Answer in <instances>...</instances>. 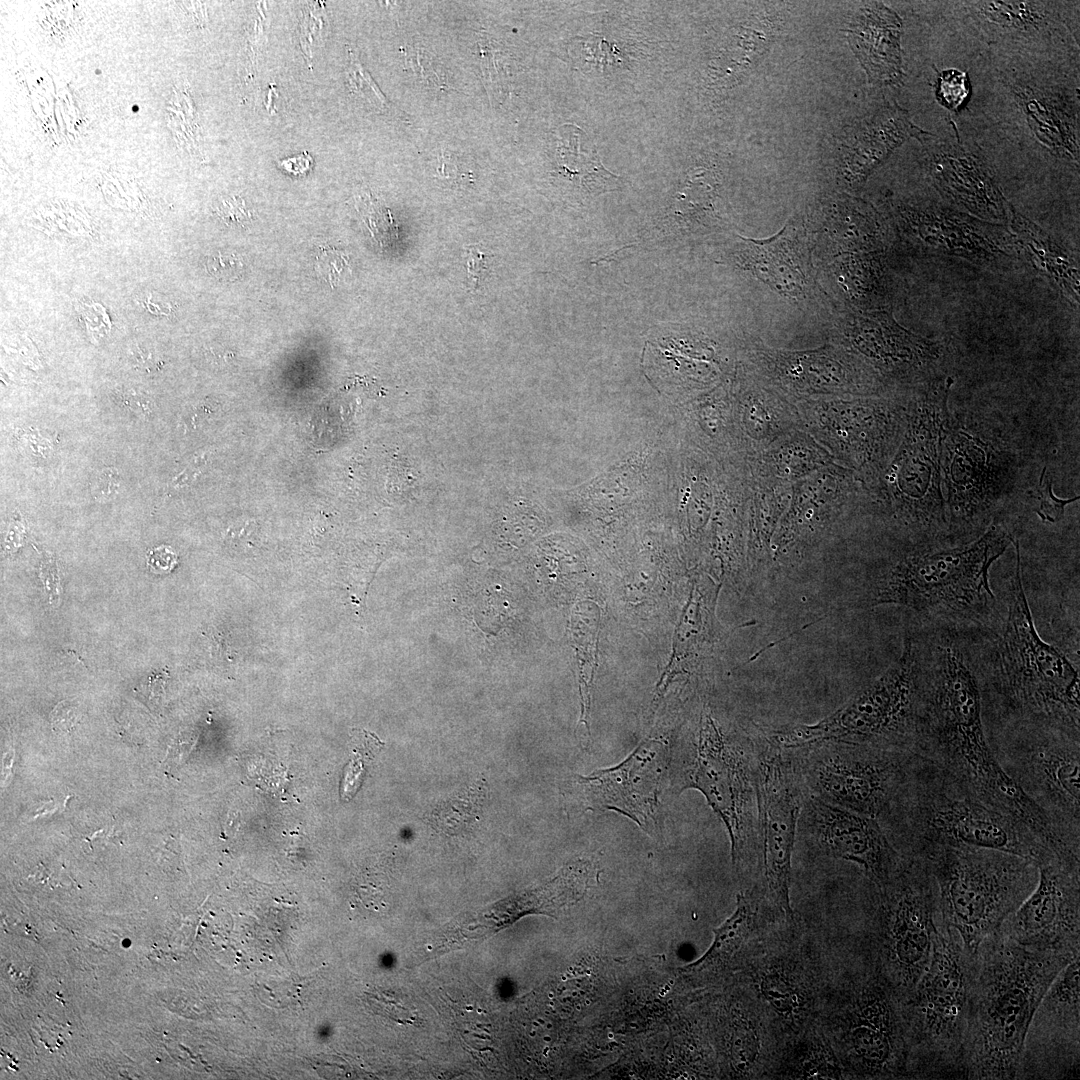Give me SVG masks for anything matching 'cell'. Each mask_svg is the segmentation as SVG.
<instances>
[{"label": "cell", "mask_w": 1080, "mask_h": 1080, "mask_svg": "<svg viewBox=\"0 0 1080 1080\" xmlns=\"http://www.w3.org/2000/svg\"><path fill=\"white\" fill-rule=\"evenodd\" d=\"M733 1056L739 1069L754 1067L759 1056L760 1040L753 1022L742 1020L733 1034Z\"/></svg>", "instance_id": "35"}, {"label": "cell", "mask_w": 1080, "mask_h": 1080, "mask_svg": "<svg viewBox=\"0 0 1080 1080\" xmlns=\"http://www.w3.org/2000/svg\"><path fill=\"white\" fill-rule=\"evenodd\" d=\"M1077 955L1026 948L1000 929L981 942L974 955L961 1079H1016L1034 1012Z\"/></svg>", "instance_id": "2"}, {"label": "cell", "mask_w": 1080, "mask_h": 1080, "mask_svg": "<svg viewBox=\"0 0 1080 1080\" xmlns=\"http://www.w3.org/2000/svg\"><path fill=\"white\" fill-rule=\"evenodd\" d=\"M875 887L881 975L904 1000L932 953L938 920L934 878L924 859L905 857L897 874L886 885Z\"/></svg>", "instance_id": "11"}, {"label": "cell", "mask_w": 1080, "mask_h": 1080, "mask_svg": "<svg viewBox=\"0 0 1080 1080\" xmlns=\"http://www.w3.org/2000/svg\"><path fill=\"white\" fill-rule=\"evenodd\" d=\"M880 818L892 826L893 845L904 857L923 858L941 846L998 850L1037 866L1057 857L1023 821L964 793L918 755Z\"/></svg>", "instance_id": "4"}, {"label": "cell", "mask_w": 1080, "mask_h": 1080, "mask_svg": "<svg viewBox=\"0 0 1080 1080\" xmlns=\"http://www.w3.org/2000/svg\"><path fill=\"white\" fill-rule=\"evenodd\" d=\"M122 484L119 470L105 467L94 474L90 484L91 494L98 501L111 500L119 494Z\"/></svg>", "instance_id": "39"}, {"label": "cell", "mask_w": 1080, "mask_h": 1080, "mask_svg": "<svg viewBox=\"0 0 1080 1080\" xmlns=\"http://www.w3.org/2000/svg\"><path fill=\"white\" fill-rule=\"evenodd\" d=\"M754 912L746 895H737L736 908L732 915L714 930V940L707 952L692 965V971L714 968L730 960L746 941Z\"/></svg>", "instance_id": "32"}, {"label": "cell", "mask_w": 1080, "mask_h": 1080, "mask_svg": "<svg viewBox=\"0 0 1080 1080\" xmlns=\"http://www.w3.org/2000/svg\"><path fill=\"white\" fill-rule=\"evenodd\" d=\"M1012 541L994 524L964 546L905 555L875 576L854 606L898 605L923 617L981 619L995 604L990 567Z\"/></svg>", "instance_id": "5"}, {"label": "cell", "mask_w": 1080, "mask_h": 1080, "mask_svg": "<svg viewBox=\"0 0 1080 1080\" xmlns=\"http://www.w3.org/2000/svg\"><path fill=\"white\" fill-rule=\"evenodd\" d=\"M812 834L823 852L855 863L877 887L900 870L905 857L894 847L880 821L815 796L808 802Z\"/></svg>", "instance_id": "18"}, {"label": "cell", "mask_w": 1080, "mask_h": 1080, "mask_svg": "<svg viewBox=\"0 0 1080 1080\" xmlns=\"http://www.w3.org/2000/svg\"><path fill=\"white\" fill-rule=\"evenodd\" d=\"M1079 870L1058 857L1038 865L1034 890L999 929L1026 948L1080 954Z\"/></svg>", "instance_id": "16"}, {"label": "cell", "mask_w": 1080, "mask_h": 1080, "mask_svg": "<svg viewBox=\"0 0 1080 1080\" xmlns=\"http://www.w3.org/2000/svg\"><path fill=\"white\" fill-rule=\"evenodd\" d=\"M850 46L874 82H899L901 71V21L880 3H868L854 15L845 30Z\"/></svg>", "instance_id": "26"}, {"label": "cell", "mask_w": 1080, "mask_h": 1080, "mask_svg": "<svg viewBox=\"0 0 1080 1080\" xmlns=\"http://www.w3.org/2000/svg\"><path fill=\"white\" fill-rule=\"evenodd\" d=\"M316 261L319 272L331 283L339 278L347 265V260L340 252L328 248H324L317 255Z\"/></svg>", "instance_id": "41"}, {"label": "cell", "mask_w": 1080, "mask_h": 1080, "mask_svg": "<svg viewBox=\"0 0 1080 1080\" xmlns=\"http://www.w3.org/2000/svg\"><path fill=\"white\" fill-rule=\"evenodd\" d=\"M485 257L486 254L474 247L470 248L467 252L466 262L468 277L475 282V286L478 285L482 273L487 269Z\"/></svg>", "instance_id": "46"}, {"label": "cell", "mask_w": 1080, "mask_h": 1080, "mask_svg": "<svg viewBox=\"0 0 1080 1080\" xmlns=\"http://www.w3.org/2000/svg\"><path fill=\"white\" fill-rule=\"evenodd\" d=\"M222 217L229 223L244 225L251 218L245 203L239 197H233L225 201L220 207Z\"/></svg>", "instance_id": "45"}, {"label": "cell", "mask_w": 1080, "mask_h": 1080, "mask_svg": "<svg viewBox=\"0 0 1080 1080\" xmlns=\"http://www.w3.org/2000/svg\"><path fill=\"white\" fill-rule=\"evenodd\" d=\"M759 987L764 999L780 1015L793 1017L800 1011L801 993L795 982L784 972H767L762 976Z\"/></svg>", "instance_id": "33"}, {"label": "cell", "mask_w": 1080, "mask_h": 1080, "mask_svg": "<svg viewBox=\"0 0 1080 1080\" xmlns=\"http://www.w3.org/2000/svg\"><path fill=\"white\" fill-rule=\"evenodd\" d=\"M975 972L958 934L937 920L929 963L902 1000L908 1078H960Z\"/></svg>", "instance_id": "7"}, {"label": "cell", "mask_w": 1080, "mask_h": 1080, "mask_svg": "<svg viewBox=\"0 0 1080 1080\" xmlns=\"http://www.w3.org/2000/svg\"><path fill=\"white\" fill-rule=\"evenodd\" d=\"M897 223L903 234L914 241L964 257L989 258L999 252L988 224L965 219L931 208L900 206Z\"/></svg>", "instance_id": "25"}, {"label": "cell", "mask_w": 1080, "mask_h": 1080, "mask_svg": "<svg viewBox=\"0 0 1080 1080\" xmlns=\"http://www.w3.org/2000/svg\"><path fill=\"white\" fill-rule=\"evenodd\" d=\"M752 361L770 381L793 393H833L856 385L855 364L831 345L806 351L755 347Z\"/></svg>", "instance_id": "22"}, {"label": "cell", "mask_w": 1080, "mask_h": 1080, "mask_svg": "<svg viewBox=\"0 0 1080 1080\" xmlns=\"http://www.w3.org/2000/svg\"><path fill=\"white\" fill-rule=\"evenodd\" d=\"M347 77L352 91L366 98L372 105L380 110H383L386 107L387 102L384 95L378 89L368 72L361 66L358 58L354 57L352 54L350 65L347 70Z\"/></svg>", "instance_id": "37"}, {"label": "cell", "mask_w": 1080, "mask_h": 1080, "mask_svg": "<svg viewBox=\"0 0 1080 1080\" xmlns=\"http://www.w3.org/2000/svg\"><path fill=\"white\" fill-rule=\"evenodd\" d=\"M805 225L813 250L826 258L845 253L882 252L886 231L880 215L868 203L845 193L819 199Z\"/></svg>", "instance_id": "21"}, {"label": "cell", "mask_w": 1080, "mask_h": 1080, "mask_svg": "<svg viewBox=\"0 0 1080 1080\" xmlns=\"http://www.w3.org/2000/svg\"><path fill=\"white\" fill-rule=\"evenodd\" d=\"M924 648L907 636L900 657L833 713L814 724L771 730L783 750L847 743L916 754L924 706Z\"/></svg>", "instance_id": "6"}, {"label": "cell", "mask_w": 1080, "mask_h": 1080, "mask_svg": "<svg viewBox=\"0 0 1080 1080\" xmlns=\"http://www.w3.org/2000/svg\"><path fill=\"white\" fill-rule=\"evenodd\" d=\"M962 4L973 23L996 40L1029 42L1059 26L1053 2L970 1Z\"/></svg>", "instance_id": "27"}, {"label": "cell", "mask_w": 1080, "mask_h": 1080, "mask_svg": "<svg viewBox=\"0 0 1080 1080\" xmlns=\"http://www.w3.org/2000/svg\"><path fill=\"white\" fill-rule=\"evenodd\" d=\"M922 133L899 107L879 110L846 133L841 144L838 179L847 187H858L906 138L919 137Z\"/></svg>", "instance_id": "24"}, {"label": "cell", "mask_w": 1080, "mask_h": 1080, "mask_svg": "<svg viewBox=\"0 0 1080 1080\" xmlns=\"http://www.w3.org/2000/svg\"><path fill=\"white\" fill-rule=\"evenodd\" d=\"M120 398L122 403L138 416L148 418L154 410L153 402L142 393L125 390L121 393Z\"/></svg>", "instance_id": "44"}, {"label": "cell", "mask_w": 1080, "mask_h": 1080, "mask_svg": "<svg viewBox=\"0 0 1080 1080\" xmlns=\"http://www.w3.org/2000/svg\"><path fill=\"white\" fill-rule=\"evenodd\" d=\"M846 349L866 358L876 368L902 372L922 365L935 353L933 343L900 326L884 310L843 312L835 322Z\"/></svg>", "instance_id": "20"}, {"label": "cell", "mask_w": 1080, "mask_h": 1080, "mask_svg": "<svg viewBox=\"0 0 1080 1080\" xmlns=\"http://www.w3.org/2000/svg\"><path fill=\"white\" fill-rule=\"evenodd\" d=\"M1007 217L1034 266L1078 304L1079 270L1075 259L1046 232L1017 214L1010 204Z\"/></svg>", "instance_id": "29"}, {"label": "cell", "mask_w": 1080, "mask_h": 1080, "mask_svg": "<svg viewBox=\"0 0 1080 1080\" xmlns=\"http://www.w3.org/2000/svg\"><path fill=\"white\" fill-rule=\"evenodd\" d=\"M758 848L767 894L788 920L791 859L802 807V779L784 753L766 737L754 744Z\"/></svg>", "instance_id": "13"}, {"label": "cell", "mask_w": 1080, "mask_h": 1080, "mask_svg": "<svg viewBox=\"0 0 1080 1080\" xmlns=\"http://www.w3.org/2000/svg\"><path fill=\"white\" fill-rule=\"evenodd\" d=\"M77 709L67 702L59 703L51 714L53 730L58 734L69 733L76 725Z\"/></svg>", "instance_id": "42"}, {"label": "cell", "mask_w": 1080, "mask_h": 1080, "mask_svg": "<svg viewBox=\"0 0 1080 1080\" xmlns=\"http://www.w3.org/2000/svg\"><path fill=\"white\" fill-rule=\"evenodd\" d=\"M1078 499V496L1071 499L1056 497L1052 490V479L1046 474V468L1043 469L1039 482L1040 507L1037 511L1042 520L1051 523L1060 521L1064 516L1065 505Z\"/></svg>", "instance_id": "38"}, {"label": "cell", "mask_w": 1080, "mask_h": 1080, "mask_svg": "<svg viewBox=\"0 0 1080 1080\" xmlns=\"http://www.w3.org/2000/svg\"><path fill=\"white\" fill-rule=\"evenodd\" d=\"M566 128V144L559 155V175L566 178L583 197L596 196L614 188L619 177L603 167L596 152L584 150L579 157L581 130L573 125Z\"/></svg>", "instance_id": "30"}, {"label": "cell", "mask_w": 1080, "mask_h": 1080, "mask_svg": "<svg viewBox=\"0 0 1080 1080\" xmlns=\"http://www.w3.org/2000/svg\"><path fill=\"white\" fill-rule=\"evenodd\" d=\"M312 163L311 156L304 153V155L283 160L279 165L293 175H301L310 170Z\"/></svg>", "instance_id": "47"}, {"label": "cell", "mask_w": 1080, "mask_h": 1080, "mask_svg": "<svg viewBox=\"0 0 1080 1080\" xmlns=\"http://www.w3.org/2000/svg\"><path fill=\"white\" fill-rule=\"evenodd\" d=\"M968 93L969 82L965 73L950 69L939 75L937 97L947 108L957 109L963 104Z\"/></svg>", "instance_id": "36"}, {"label": "cell", "mask_w": 1080, "mask_h": 1080, "mask_svg": "<svg viewBox=\"0 0 1080 1080\" xmlns=\"http://www.w3.org/2000/svg\"><path fill=\"white\" fill-rule=\"evenodd\" d=\"M925 691L916 755L969 796L1023 821L1047 843L1058 830L998 764L987 739L981 672L946 631L924 649Z\"/></svg>", "instance_id": "1"}, {"label": "cell", "mask_w": 1080, "mask_h": 1080, "mask_svg": "<svg viewBox=\"0 0 1080 1080\" xmlns=\"http://www.w3.org/2000/svg\"><path fill=\"white\" fill-rule=\"evenodd\" d=\"M206 268L213 277L219 280L233 281L242 273L243 264L233 253L218 252L207 258Z\"/></svg>", "instance_id": "40"}, {"label": "cell", "mask_w": 1080, "mask_h": 1080, "mask_svg": "<svg viewBox=\"0 0 1080 1080\" xmlns=\"http://www.w3.org/2000/svg\"><path fill=\"white\" fill-rule=\"evenodd\" d=\"M795 1070L794 1075L803 1079H837L843 1075L833 1052L821 1042L813 1043L804 1051Z\"/></svg>", "instance_id": "34"}, {"label": "cell", "mask_w": 1080, "mask_h": 1080, "mask_svg": "<svg viewBox=\"0 0 1080 1080\" xmlns=\"http://www.w3.org/2000/svg\"><path fill=\"white\" fill-rule=\"evenodd\" d=\"M754 744L727 734L710 713H702L684 778L698 789L723 821L734 865L758 849Z\"/></svg>", "instance_id": "10"}, {"label": "cell", "mask_w": 1080, "mask_h": 1080, "mask_svg": "<svg viewBox=\"0 0 1080 1080\" xmlns=\"http://www.w3.org/2000/svg\"><path fill=\"white\" fill-rule=\"evenodd\" d=\"M803 749L799 774L812 796L877 819L901 791L916 755L847 743Z\"/></svg>", "instance_id": "12"}, {"label": "cell", "mask_w": 1080, "mask_h": 1080, "mask_svg": "<svg viewBox=\"0 0 1080 1080\" xmlns=\"http://www.w3.org/2000/svg\"><path fill=\"white\" fill-rule=\"evenodd\" d=\"M177 561L176 554L168 546H160L149 551L147 565L155 573L170 571Z\"/></svg>", "instance_id": "43"}, {"label": "cell", "mask_w": 1080, "mask_h": 1080, "mask_svg": "<svg viewBox=\"0 0 1080 1080\" xmlns=\"http://www.w3.org/2000/svg\"><path fill=\"white\" fill-rule=\"evenodd\" d=\"M667 750L657 740L643 741L620 764L579 776L584 807L613 810L651 833L657 826L658 795Z\"/></svg>", "instance_id": "17"}, {"label": "cell", "mask_w": 1080, "mask_h": 1080, "mask_svg": "<svg viewBox=\"0 0 1080 1080\" xmlns=\"http://www.w3.org/2000/svg\"><path fill=\"white\" fill-rule=\"evenodd\" d=\"M597 608V606L589 602L579 604L576 614L573 616L574 622L572 624L573 640L579 660L580 722L585 727L588 738L590 736L591 686L596 667L598 622L600 618L599 609Z\"/></svg>", "instance_id": "31"}, {"label": "cell", "mask_w": 1080, "mask_h": 1080, "mask_svg": "<svg viewBox=\"0 0 1080 1080\" xmlns=\"http://www.w3.org/2000/svg\"><path fill=\"white\" fill-rule=\"evenodd\" d=\"M882 252L845 253L828 258L825 275L846 302L864 311L881 305L886 290Z\"/></svg>", "instance_id": "28"}, {"label": "cell", "mask_w": 1080, "mask_h": 1080, "mask_svg": "<svg viewBox=\"0 0 1080 1080\" xmlns=\"http://www.w3.org/2000/svg\"><path fill=\"white\" fill-rule=\"evenodd\" d=\"M844 1047L853 1069L866 1077H908L902 1000L882 975L855 987L845 1010Z\"/></svg>", "instance_id": "14"}, {"label": "cell", "mask_w": 1080, "mask_h": 1080, "mask_svg": "<svg viewBox=\"0 0 1080 1080\" xmlns=\"http://www.w3.org/2000/svg\"><path fill=\"white\" fill-rule=\"evenodd\" d=\"M812 252L805 221L795 216L768 238L740 237L733 258L738 267L773 292L801 304L819 291Z\"/></svg>", "instance_id": "19"}, {"label": "cell", "mask_w": 1080, "mask_h": 1080, "mask_svg": "<svg viewBox=\"0 0 1080 1080\" xmlns=\"http://www.w3.org/2000/svg\"><path fill=\"white\" fill-rule=\"evenodd\" d=\"M1080 954L1054 978L1029 1024L1016 1079L1079 1074Z\"/></svg>", "instance_id": "15"}, {"label": "cell", "mask_w": 1080, "mask_h": 1080, "mask_svg": "<svg viewBox=\"0 0 1080 1080\" xmlns=\"http://www.w3.org/2000/svg\"><path fill=\"white\" fill-rule=\"evenodd\" d=\"M986 734L1002 770L1080 844V739L1024 724L989 729Z\"/></svg>", "instance_id": "9"}, {"label": "cell", "mask_w": 1080, "mask_h": 1080, "mask_svg": "<svg viewBox=\"0 0 1080 1080\" xmlns=\"http://www.w3.org/2000/svg\"><path fill=\"white\" fill-rule=\"evenodd\" d=\"M936 886L938 920L975 955L981 942L1034 890L1038 866L993 849L941 846L923 858Z\"/></svg>", "instance_id": "8"}, {"label": "cell", "mask_w": 1080, "mask_h": 1080, "mask_svg": "<svg viewBox=\"0 0 1080 1080\" xmlns=\"http://www.w3.org/2000/svg\"><path fill=\"white\" fill-rule=\"evenodd\" d=\"M931 173L951 198L984 218L1007 217L1009 203L993 183L988 168L958 142L931 140L924 132Z\"/></svg>", "instance_id": "23"}, {"label": "cell", "mask_w": 1080, "mask_h": 1080, "mask_svg": "<svg viewBox=\"0 0 1080 1080\" xmlns=\"http://www.w3.org/2000/svg\"><path fill=\"white\" fill-rule=\"evenodd\" d=\"M1015 546L1016 564L1001 632L993 643L992 666L986 675L981 672L982 713L989 712L994 725L989 729L1036 725L1080 739L1079 669L1039 636L1023 586L1018 541Z\"/></svg>", "instance_id": "3"}]
</instances>
